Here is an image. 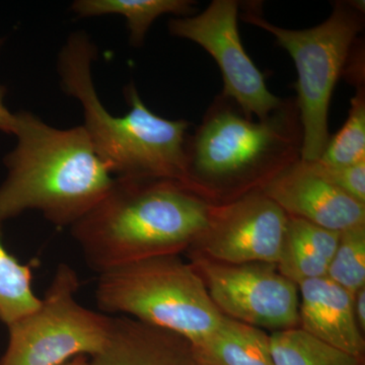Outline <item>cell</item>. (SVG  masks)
Masks as SVG:
<instances>
[{
	"mask_svg": "<svg viewBox=\"0 0 365 365\" xmlns=\"http://www.w3.org/2000/svg\"><path fill=\"white\" fill-rule=\"evenodd\" d=\"M212 208L176 180L116 178L102 200L72 225L71 235L88 265L102 274L191 247Z\"/></svg>",
	"mask_w": 365,
	"mask_h": 365,
	"instance_id": "obj_1",
	"label": "cell"
},
{
	"mask_svg": "<svg viewBox=\"0 0 365 365\" xmlns=\"http://www.w3.org/2000/svg\"><path fill=\"white\" fill-rule=\"evenodd\" d=\"M302 128L294 98L263 119L245 115L222 93L186 144V184L211 203L262 190L302 158ZM215 205V204H213Z\"/></svg>",
	"mask_w": 365,
	"mask_h": 365,
	"instance_id": "obj_2",
	"label": "cell"
},
{
	"mask_svg": "<svg viewBox=\"0 0 365 365\" xmlns=\"http://www.w3.org/2000/svg\"><path fill=\"white\" fill-rule=\"evenodd\" d=\"M18 143L7 155L0 186V225L36 210L57 227H72L114 182L83 126L57 129L28 112L16 114Z\"/></svg>",
	"mask_w": 365,
	"mask_h": 365,
	"instance_id": "obj_3",
	"label": "cell"
},
{
	"mask_svg": "<svg viewBox=\"0 0 365 365\" xmlns=\"http://www.w3.org/2000/svg\"><path fill=\"white\" fill-rule=\"evenodd\" d=\"M97 53L86 34H73L60 52L58 71L64 91L83 108V127L98 157L117 178L169 179L186 184L188 122L151 112L133 85L125 88L128 113L112 115L93 83L91 67Z\"/></svg>",
	"mask_w": 365,
	"mask_h": 365,
	"instance_id": "obj_4",
	"label": "cell"
},
{
	"mask_svg": "<svg viewBox=\"0 0 365 365\" xmlns=\"http://www.w3.org/2000/svg\"><path fill=\"white\" fill-rule=\"evenodd\" d=\"M96 300L106 314H123L172 331L196 346L222 323L223 314L191 263L160 255L98 274Z\"/></svg>",
	"mask_w": 365,
	"mask_h": 365,
	"instance_id": "obj_5",
	"label": "cell"
},
{
	"mask_svg": "<svg viewBox=\"0 0 365 365\" xmlns=\"http://www.w3.org/2000/svg\"><path fill=\"white\" fill-rule=\"evenodd\" d=\"M256 6L240 14L245 23L270 33L287 50L297 71L295 98L302 128L300 160H319L329 143V109L334 88L364 31V9L353 1H337L321 25L289 30L269 23Z\"/></svg>",
	"mask_w": 365,
	"mask_h": 365,
	"instance_id": "obj_6",
	"label": "cell"
},
{
	"mask_svg": "<svg viewBox=\"0 0 365 365\" xmlns=\"http://www.w3.org/2000/svg\"><path fill=\"white\" fill-rule=\"evenodd\" d=\"M78 288V273L59 264L38 309L7 326L9 344L0 365H63L100 352L113 318L79 304Z\"/></svg>",
	"mask_w": 365,
	"mask_h": 365,
	"instance_id": "obj_7",
	"label": "cell"
},
{
	"mask_svg": "<svg viewBox=\"0 0 365 365\" xmlns=\"http://www.w3.org/2000/svg\"><path fill=\"white\" fill-rule=\"evenodd\" d=\"M191 264L216 307L228 318L274 331L299 325V287L274 264L232 265L196 252Z\"/></svg>",
	"mask_w": 365,
	"mask_h": 365,
	"instance_id": "obj_8",
	"label": "cell"
},
{
	"mask_svg": "<svg viewBox=\"0 0 365 365\" xmlns=\"http://www.w3.org/2000/svg\"><path fill=\"white\" fill-rule=\"evenodd\" d=\"M240 6L235 0H213L197 16L173 19L170 32L204 48L222 71V95L234 101L247 116L263 119L283 98L268 90L265 76L245 51L237 26Z\"/></svg>",
	"mask_w": 365,
	"mask_h": 365,
	"instance_id": "obj_9",
	"label": "cell"
},
{
	"mask_svg": "<svg viewBox=\"0 0 365 365\" xmlns=\"http://www.w3.org/2000/svg\"><path fill=\"white\" fill-rule=\"evenodd\" d=\"M288 222L285 211L262 190L213 205L207 227L192 246L220 263L276 265Z\"/></svg>",
	"mask_w": 365,
	"mask_h": 365,
	"instance_id": "obj_10",
	"label": "cell"
},
{
	"mask_svg": "<svg viewBox=\"0 0 365 365\" xmlns=\"http://www.w3.org/2000/svg\"><path fill=\"white\" fill-rule=\"evenodd\" d=\"M262 191L288 216L333 232L365 225V205L319 176L302 160L274 178Z\"/></svg>",
	"mask_w": 365,
	"mask_h": 365,
	"instance_id": "obj_11",
	"label": "cell"
},
{
	"mask_svg": "<svg viewBox=\"0 0 365 365\" xmlns=\"http://www.w3.org/2000/svg\"><path fill=\"white\" fill-rule=\"evenodd\" d=\"M299 294L302 330L361 359L365 342L354 314V295L325 277L304 281Z\"/></svg>",
	"mask_w": 365,
	"mask_h": 365,
	"instance_id": "obj_12",
	"label": "cell"
},
{
	"mask_svg": "<svg viewBox=\"0 0 365 365\" xmlns=\"http://www.w3.org/2000/svg\"><path fill=\"white\" fill-rule=\"evenodd\" d=\"M86 365H202L193 344L179 334L130 317L113 318L103 349Z\"/></svg>",
	"mask_w": 365,
	"mask_h": 365,
	"instance_id": "obj_13",
	"label": "cell"
},
{
	"mask_svg": "<svg viewBox=\"0 0 365 365\" xmlns=\"http://www.w3.org/2000/svg\"><path fill=\"white\" fill-rule=\"evenodd\" d=\"M194 348L203 365H275L269 335L225 314L215 332Z\"/></svg>",
	"mask_w": 365,
	"mask_h": 365,
	"instance_id": "obj_14",
	"label": "cell"
},
{
	"mask_svg": "<svg viewBox=\"0 0 365 365\" xmlns=\"http://www.w3.org/2000/svg\"><path fill=\"white\" fill-rule=\"evenodd\" d=\"M196 2L190 0H78L72 4L74 13L83 18L119 14L127 21L132 46L143 45L153 21L163 14L179 18L191 16Z\"/></svg>",
	"mask_w": 365,
	"mask_h": 365,
	"instance_id": "obj_15",
	"label": "cell"
},
{
	"mask_svg": "<svg viewBox=\"0 0 365 365\" xmlns=\"http://www.w3.org/2000/svg\"><path fill=\"white\" fill-rule=\"evenodd\" d=\"M269 337L275 365H359L360 359L322 342L300 328L274 331Z\"/></svg>",
	"mask_w": 365,
	"mask_h": 365,
	"instance_id": "obj_16",
	"label": "cell"
},
{
	"mask_svg": "<svg viewBox=\"0 0 365 365\" xmlns=\"http://www.w3.org/2000/svg\"><path fill=\"white\" fill-rule=\"evenodd\" d=\"M32 281L30 266L21 263L2 244L0 225V321L6 326L40 306Z\"/></svg>",
	"mask_w": 365,
	"mask_h": 365,
	"instance_id": "obj_17",
	"label": "cell"
},
{
	"mask_svg": "<svg viewBox=\"0 0 365 365\" xmlns=\"http://www.w3.org/2000/svg\"><path fill=\"white\" fill-rule=\"evenodd\" d=\"M319 162L344 167L365 162V90L356 88L345 124L338 133L329 139Z\"/></svg>",
	"mask_w": 365,
	"mask_h": 365,
	"instance_id": "obj_18",
	"label": "cell"
},
{
	"mask_svg": "<svg viewBox=\"0 0 365 365\" xmlns=\"http://www.w3.org/2000/svg\"><path fill=\"white\" fill-rule=\"evenodd\" d=\"M327 277L352 295L365 287V225L341 232Z\"/></svg>",
	"mask_w": 365,
	"mask_h": 365,
	"instance_id": "obj_19",
	"label": "cell"
},
{
	"mask_svg": "<svg viewBox=\"0 0 365 365\" xmlns=\"http://www.w3.org/2000/svg\"><path fill=\"white\" fill-rule=\"evenodd\" d=\"M276 266L284 277L299 285L304 281L325 277L329 263L290 235L287 228L284 244Z\"/></svg>",
	"mask_w": 365,
	"mask_h": 365,
	"instance_id": "obj_20",
	"label": "cell"
},
{
	"mask_svg": "<svg viewBox=\"0 0 365 365\" xmlns=\"http://www.w3.org/2000/svg\"><path fill=\"white\" fill-rule=\"evenodd\" d=\"M287 232L329 264L339 245L341 232L327 230L292 216H288Z\"/></svg>",
	"mask_w": 365,
	"mask_h": 365,
	"instance_id": "obj_21",
	"label": "cell"
},
{
	"mask_svg": "<svg viewBox=\"0 0 365 365\" xmlns=\"http://www.w3.org/2000/svg\"><path fill=\"white\" fill-rule=\"evenodd\" d=\"M307 163L319 176L365 205V162L344 167L325 165L319 160Z\"/></svg>",
	"mask_w": 365,
	"mask_h": 365,
	"instance_id": "obj_22",
	"label": "cell"
},
{
	"mask_svg": "<svg viewBox=\"0 0 365 365\" xmlns=\"http://www.w3.org/2000/svg\"><path fill=\"white\" fill-rule=\"evenodd\" d=\"M0 44H1V40H0ZM4 95H6V91L4 86H0V130L13 134L14 124H16V114L9 112L4 105Z\"/></svg>",
	"mask_w": 365,
	"mask_h": 365,
	"instance_id": "obj_23",
	"label": "cell"
},
{
	"mask_svg": "<svg viewBox=\"0 0 365 365\" xmlns=\"http://www.w3.org/2000/svg\"><path fill=\"white\" fill-rule=\"evenodd\" d=\"M354 314L361 332L365 330V287L354 294Z\"/></svg>",
	"mask_w": 365,
	"mask_h": 365,
	"instance_id": "obj_24",
	"label": "cell"
},
{
	"mask_svg": "<svg viewBox=\"0 0 365 365\" xmlns=\"http://www.w3.org/2000/svg\"><path fill=\"white\" fill-rule=\"evenodd\" d=\"M68 365H86V360L83 361V357H78V359H76V361L72 362V364H69Z\"/></svg>",
	"mask_w": 365,
	"mask_h": 365,
	"instance_id": "obj_25",
	"label": "cell"
},
{
	"mask_svg": "<svg viewBox=\"0 0 365 365\" xmlns=\"http://www.w3.org/2000/svg\"><path fill=\"white\" fill-rule=\"evenodd\" d=\"M203 365V364H202Z\"/></svg>",
	"mask_w": 365,
	"mask_h": 365,
	"instance_id": "obj_26",
	"label": "cell"
}]
</instances>
